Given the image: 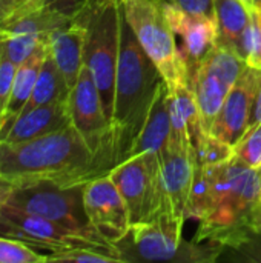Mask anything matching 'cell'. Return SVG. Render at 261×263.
Returning <instances> with one entry per match:
<instances>
[{"instance_id":"6da1fadb","label":"cell","mask_w":261,"mask_h":263,"mask_svg":"<svg viewBox=\"0 0 261 263\" xmlns=\"http://www.w3.org/2000/svg\"><path fill=\"white\" fill-rule=\"evenodd\" d=\"M112 168V159L94 154L72 125L32 140L0 142V177L12 185L38 180L85 185Z\"/></svg>"},{"instance_id":"7a4b0ae2","label":"cell","mask_w":261,"mask_h":263,"mask_svg":"<svg viewBox=\"0 0 261 263\" xmlns=\"http://www.w3.org/2000/svg\"><path fill=\"white\" fill-rule=\"evenodd\" d=\"M211 205L192 240L215 242L235 248L255 230V216L261 206V170L251 168L232 157L208 166Z\"/></svg>"},{"instance_id":"3957f363","label":"cell","mask_w":261,"mask_h":263,"mask_svg":"<svg viewBox=\"0 0 261 263\" xmlns=\"http://www.w3.org/2000/svg\"><path fill=\"white\" fill-rule=\"evenodd\" d=\"M163 77L142 48L122 8L120 51L115 74L111 137L115 165L123 162L140 134Z\"/></svg>"},{"instance_id":"277c9868","label":"cell","mask_w":261,"mask_h":263,"mask_svg":"<svg viewBox=\"0 0 261 263\" xmlns=\"http://www.w3.org/2000/svg\"><path fill=\"white\" fill-rule=\"evenodd\" d=\"M185 217L160 213L149 220L131 225L117 243L123 262L212 263L220 260L226 247L215 242H183Z\"/></svg>"},{"instance_id":"5b68a950","label":"cell","mask_w":261,"mask_h":263,"mask_svg":"<svg viewBox=\"0 0 261 263\" xmlns=\"http://www.w3.org/2000/svg\"><path fill=\"white\" fill-rule=\"evenodd\" d=\"M78 15L86 28L85 66L97 85L106 117L111 123L120 51L122 2L85 0Z\"/></svg>"},{"instance_id":"8992f818","label":"cell","mask_w":261,"mask_h":263,"mask_svg":"<svg viewBox=\"0 0 261 263\" xmlns=\"http://www.w3.org/2000/svg\"><path fill=\"white\" fill-rule=\"evenodd\" d=\"M126 22L168 86L189 82L175 34L160 0H120Z\"/></svg>"},{"instance_id":"52a82bcc","label":"cell","mask_w":261,"mask_h":263,"mask_svg":"<svg viewBox=\"0 0 261 263\" xmlns=\"http://www.w3.org/2000/svg\"><path fill=\"white\" fill-rule=\"evenodd\" d=\"M83 188L85 185L65 186L51 180L17 183L11 188L6 206L103 239L88 219Z\"/></svg>"},{"instance_id":"ba28073f","label":"cell","mask_w":261,"mask_h":263,"mask_svg":"<svg viewBox=\"0 0 261 263\" xmlns=\"http://www.w3.org/2000/svg\"><path fill=\"white\" fill-rule=\"evenodd\" d=\"M0 234L18 239L37 251L46 250L51 253H65L72 250H92L114 257L118 263L123 262L117 245H112L102 237L66 228L48 219L26 214L6 205L0 213Z\"/></svg>"},{"instance_id":"9c48e42d","label":"cell","mask_w":261,"mask_h":263,"mask_svg":"<svg viewBox=\"0 0 261 263\" xmlns=\"http://www.w3.org/2000/svg\"><path fill=\"white\" fill-rule=\"evenodd\" d=\"M246 66V62L234 49L217 42L191 74L189 83L200 111L203 133L211 134L223 102Z\"/></svg>"},{"instance_id":"30bf717a","label":"cell","mask_w":261,"mask_h":263,"mask_svg":"<svg viewBox=\"0 0 261 263\" xmlns=\"http://www.w3.org/2000/svg\"><path fill=\"white\" fill-rule=\"evenodd\" d=\"M69 116L72 126L78 131L94 154H106L112 159L114 154L109 143L111 123L106 117L103 102L97 85L86 66H83L75 85L68 97Z\"/></svg>"},{"instance_id":"8fae6325","label":"cell","mask_w":261,"mask_h":263,"mask_svg":"<svg viewBox=\"0 0 261 263\" xmlns=\"http://www.w3.org/2000/svg\"><path fill=\"white\" fill-rule=\"evenodd\" d=\"M83 202L91 225L109 243H120L131 230V216L126 202L109 174L85 183Z\"/></svg>"},{"instance_id":"7c38bea8","label":"cell","mask_w":261,"mask_h":263,"mask_svg":"<svg viewBox=\"0 0 261 263\" xmlns=\"http://www.w3.org/2000/svg\"><path fill=\"white\" fill-rule=\"evenodd\" d=\"M258 76L260 69L246 66L237 83L229 91L211 128L212 136L229 143L231 146H235L248 129Z\"/></svg>"},{"instance_id":"4fadbf2b","label":"cell","mask_w":261,"mask_h":263,"mask_svg":"<svg viewBox=\"0 0 261 263\" xmlns=\"http://www.w3.org/2000/svg\"><path fill=\"white\" fill-rule=\"evenodd\" d=\"M162 5L174 34L178 35L182 40V46L178 48L188 66V74L191 77L200 62L217 45V20L203 15L188 14L169 2H162Z\"/></svg>"},{"instance_id":"5bb4252c","label":"cell","mask_w":261,"mask_h":263,"mask_svg":"<svg viewBox=\"0 0 261 263\" xmlns=\"http://www.w3.org/2000/svg\"><path fill=\"white\" fill-rule=\"evenodd\" d=\"M195 171L194 146L168 142L160 153V179L166 206L177 216H185Z\"/></svg>"},{"instance_id":"9a60e30c","label":"cell","mask_w":261,"mask_h":263,"mask_svg":"<svg viewBox=\"0 0 261 263\" xmlns=\"http://www.w3.org/2000/svg\"><path fill=\"white\" fill-rule=\"evenodd\" d=\"M158 165L160 154L140 153L126 157L108 173L128 205L132 223H137L142 219L143 203Z\"/></svg>"},{"instance_id":"2e32d148","label":"cell","mask_w":261,"mask_h":263,"mask_svg":"<svg viewBox=\"0 0 261 263\" xmlns=\"http://www.w3.org/2000/svg\"><path fill=\"white\" fill-rule=\"evenodd\" d=\"M71 123L68 100L54 102L48 105L35 106L29 111L22 112L8 128L6 134L0 142H25L32 140L54 131L63 129Z\"/></svg>"},{"instance_id":"e0dca14e","label":"cell","mask_w":261,"mask_h":263,"mask_svg":"<svg viewBox=\"0 0 261 263\" xmlns=\"http://www.w3.org/2000/svg\"><path fill=\"white\" fill-rule=\"evenodd\" d=\"M85 23L77 12L69 25L54 31L48 39L49 54L69 88L75 85L85 66Z\"/></svg>"},{"instance_id":"ac0fdd59","label":"cell","mask_w":261,"mask_h":263,"mask_svg":"<svg viewBox=\"0 0 261 263\" xmlns=\"http://www.w3.org/2000/svg\"><path fill=\"white\" fill-rule=\"evenodd\" d=\"M169 91L168 85L163 80L158 85L157 94L154 97L152 106L146 117V122L137 136L135 142L129 149V156L140 154V153H157L160 154L169 139H171V116H169Z\"/></svg>"},{"instance_id":"d6986e66","label":"cell","mask_w":261,"mask_h":263,"mask_svg":"<svg viewBox=\"0 0 261 263\" xmlns=\"http://www.w3.org/2000/svg\"><path fill=\"white\" fill-rule=\"evenodd\" d=\"M48 51H49V46H48V40H46L26 60H23L20 65L15 66V74H14V82H12V96H11V103H9V109H8V116H9L8 128L22 114L23 108L26 106L32 91H34L40 68L48 55ZM8 128L5 129L3 136L6 134ZM3 136H2V139H3Z\"/></svg>"},{"instance_id":"ffe728a7","label":"cell","mask_w":261,"mask_h":263,"mask_svg":"<svg viewBox=\"0 0 261 263\" xmlns=\"http://www.w3.org/2000/svg\"><path fill=\"white\" fill-rule=\"evenodd\" d=\"M215 20L218 26V43L234 49L238 54L245 29L251 22L252 11L240 0H214Z\"/></svg>"},{"instance_id":"44dd1931","label":"cell","mask_w":261,"mask_h":263,"mask_svg":"<svg viewBox=\"0 0 261 263\" xmlns=\"http://www.w3.org/2000/svg\"><path fill=\"white\" fill-rule=\"evenodd\" d=\"M71 92V88L68 86L65 77L62 76L60 69L57 68L55 62L52 60L49 51L48 55L40 68L34 91L26 103V106L23 108L22 112L29 111L35 106L40 105H48V103H54V102H62V100H68Z\"/></svg>"},{"instance_id":"7402d4cb","label":"cell","mask_w":261,"mask_h":263,"mask_svg":"<svg viewBox=\"0 0 261 263\" xmlns=\"http://www.w3.org/2000/svg\"><path fill=\"white\" fill-rule=\"evenodd\" d=\"M194 162L195 166L208 168L220 165L234 157V146L217 139L209 133H202L194 142Z\"/></svg>"},{"instance_id":"603a6c76","label":"cell","mask_w":261,"mask_h":263,"mask_svg":"<svg viewBox=\"0 0 261 263\" xmlns=\"http://www.w3.org/2000/svg\"><path fill=\"white\" fill-rule=\"evenodd\" d=\"M46 39L34 34H0V54L14 65H20Z\"/></svg>"},{"instance_id":"cb8c5ba5","label":"cell","mask_w":261,"mask_h":263,"mask_svg":"<svg viewBox=\"0 0 261 263\" xmlns=\"http://www.w3.org/2000/svg\"><path fill=\"white\" fill-rule=\"evenodd\" d=\"M48 254H40L28 243L0 234V263H45Z\"/></svg>"},{"instance_id":"d4e9b609","label":"cell","mask_w":261,"mask_h":263,"mask_svg":"<svg viewBox=\"0 0 261 263\" xmlns=\"http://www.w3.org/2000/svg\"><path fill=\"white\" fill-rule=\"evenodd\" d=\"M238 55L246 62L248 66L261 69V22L255 12L251 14V22L243 32Z\"/></svg>"},{"instance_id":"484cf974","label":"cell","mask_w":261,"mask_h":263,"mask_svg":"<svg viewBox=\"0 0 261 263\" xmlns=\"http://www.w3.org/2000/svg\"><path fill=\"white\" fill-rule=\"evenodd\" d=\"M234 157L251 168L261 170V123L246 129L234 146Z\"/></svg>"},{"instance_id":"4316f807","label":"cell","mask_w":261,"mask_h":263,"mask_svg":"<svg viewBox=\"0 0 261 263\" xmlns=\"http://www.w3.org/2000/svg\"><path fill=\"white\" fill-rule=\"evenodd\" d=\"M15 66L11 60L0 54V139L9 123V103L12 96V82L15 74Z\"/></svg>"},{"instance_id":"83f0119b","label":"cell","mask_w":261,"mask_h":263,"mask_svg":"<svg viewBox=\"0 0 261 263\" xmlns=\"http://www.w3.org/2000/svg\"><path fill=\"white\" fill-rule=\"evenodd\" d=\"M48 262H75V263H117L111 256H106L92 250H72L65 253L48 254Z\"/></svg>"},{"instance_id":"f1b7e54d","label":"cell","mask_w":261,"mask_h":263,"mask_svg":"<svg viewBox=\"0 0 261 263\" xmlns=\"http://www.w3.org/2000/svg\"><path fill=\"white\" fill-rule=\"evenodd\" d=\"M228 250H231L232 253V260L261 263V233H254L238 247Z\"/></svg>"},{"instance_id":"f546056e","label":"cell","mask_w":261,"mask_h":263,"mask_svg":"<svg viewBox=\"0 0 261 263\" xmlns=\"http://www.w3.org/2000/svg\"><path fill=\"white\" fill-rule=\"evenodd\" d=\"M168 2L188 14L215 18L214 0H168Z\"/></svg>"},{"instance_id":"4dcf8cb0","label":"cell","mask_w":261,"mask_h":263,"mask_svg":"<svg viewBox=\"0 0 261 263\" xmlns=\"http://www.w3.org/2000/svg\"><path fill=\"white\" fill-rule=\"evenodd\" d=\"M29 6L34 5H25L22 0H0V28Z\"/></svg>"},{"instance_id":"1f68e13d","label":"cell","mask_w":261,"mask_h":263,"mask_svg":"<svg viewBox=\"0 0 261 263\" xmlns=\"http://www.w3.org/2000/svg\"><path fill=\"white\" fill-rule=\"evenodd\" d=\"M261 123V69L260 76H258V85H257V91L254 96V103H252V109H251V117H249V126H255Z\"/></svg>"},{"instance_id":"d6a6232c","label":"cell","mask_w":261,"mask_h":263,"mask_svg":"<svg viewBox=\"0 0 261 263\" xmlns=\"http://www.w3.org/2000/svg\"><path fill=\"white\" fill-rule=\"evenodd\" d=\"M11 188H12V183H9L8 180L0 177V213L5 208V205H6V200L9 197Z\"/></svg>"},{"instance_id":"836d02e7","label":"cell","mask_w":261,"mask_h":263,"mask_svg":"<svg viewBox=\"0 0 261 263\" xmlns=\"http://www.w3.org/2000/svg\"><path fill=\"white\" fill-rule=\"evenodd\" d=\"M255 230L261 233V206L260 210L257 211V216H255Z\"/></svg>"},{"instance_id":"e575fe53","label":"cell","mask_w":261,"mask_h":263,"mask_svg":"<svg viewBox=\"0 0 261 263\" xmlns=\"http://www.w3.org/2000/svg\"><path fill=\"white\" fill-rule=\"evenodd\" d=\"M248 9H251V11H254L255 9V0H240Z\"/></svg>"},{"instance_id":"d590c367","label":"cell","mask_w":261,"mask_h":263,"mask_svg":"<svg viewBox=\"0 0 261 263\" xmlns=\"http://www.w3.org/2000/svg\"><path fill=\"white\" fill-rule=\"evenodd\" d=\"M25 5H38V3H42V2H45V0H22Z\"/></svg>"},{"instance_id":"8d00e7d4","label":"cell","mask_w":261,"mask_h":263,"mask_svg":"<svg viewBox=\"0 0 261 263\" xmlns=\"http://www.w3.org/2000/svg\"><path fill=\"white\" fill-rule=\"evenodd\" d=\"M255 9H261V0H255Z\"/></svg>"},{"instance_id":"74e56055","label":"cell","mask_w":261,"mask_h":263,"mask_svg":"<svg viewBox=\"0 0 261 263\" xmlns=\"http://www.w3.org/2000/svg\"><path fill=\"white\" fill-rule=\"evenodd\" d=\"M255 12H257V15H258V18H260L261 22V9H255Z\"/></svg>"}]
</instances>
